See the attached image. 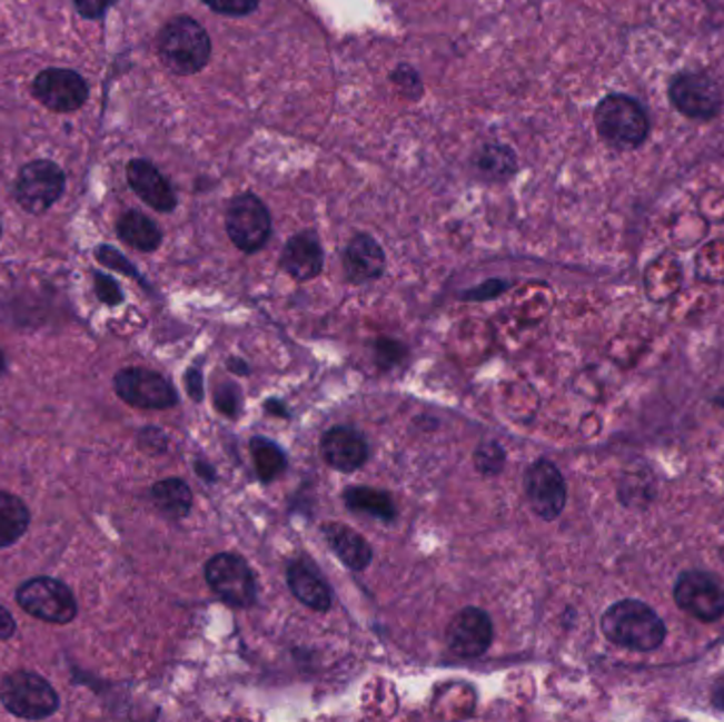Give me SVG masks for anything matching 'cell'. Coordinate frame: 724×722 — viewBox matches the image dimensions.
Listing matches in <instances>:
<instances>
[{
  "mask_svg": "<svg viewBox=\"0 0 724 722\" xmlns=\"http://www.w3.org/2000/svg\"><path fill=\"white\" fill-rule=\"evenodd\" d=\"M602 632L621 649L655 651L665 640V623L639 600H621L602 616Z\"/></svg>",
  "mask_w": 724,
  "mask_h": 722,
  "instance_id": "obj_1",
  "label": "cell"
},
{
  "mask_svg": "<svg viewBox=\"0 0 724 722\" xmlns=\"http://www.w3.org/2000/svg\"><path fill=\"white\" fill-rule=\"evenodd\" d=\"M159 60L175 75H198L210 62L212 41L201 23L178 16L166 23L157 39Z\"/></svg>",
  "mask_w": 724,
  "mask_h": 722,
  "instance_id": "obj_2",
  "label": "cell"
},
{
  "mask_svg": "<svg viewBox=\"0 0 724 722\" xmlns=\"http://www.w3.org/2000/svg\"><path fill=\"white\" fill-rule=\"evenodd\" d=\"M597 133L616 149H636L651 131V121L642 105L623 93H611L595 109Z\"/></svg>",
  "mask_w": 724,
  "mask_h": 722,
  "instance_id": "obj_3",
  "label": "cell"
},
{
  "mask_svg": "<svg viewBox=\"0 0 724 722\" xmlns=\"http://www.w3.org/2000/svg\"><path fill=\"white\" fill-rule=\"evenodd\" d=\"M0 701L18 719L44 721L58 712L56 689L34 672H13L0 682Z\"/></svg>",
  "mask_w": 724,
  "mask_h": 722,
  "instance_id": "obj_4",
  "label": "cell"
},
{
  "mask_svg": "<svg viewBox=\"0 0 724 722\" xmlns=\"http://www.w3.org/2000/svg\"><path fill=\"white\" fill-rule=\"evenodd\" d=\"M672 107L695 121H710L723 110V89L714 77L700 70H682L667 89Z\"/></svg>",
  "mask_w": 724,
  "mask_h": 722,
  "instance_id": "obj_5",
  "label": "cell"
},
{
  "mask_svg": "<svg viewBox=\"0 0 724 722\" xmlns=\"http://www.w3.org/2000/svg\"><path fill=\"white\" fill-rule=\"evenodd\" d=\"M225 225L229 240L246 255L261 250L271 236V215L252 194H241L229 201Z\"/></svg>",
  "mask_w": 724,
  "mask_h": 722,
  "instance_id": "obj_6",
  "label": "cell"
},
{
  "mask_svg": "<svg viewBox=\"0 0 724 722\" xmlns=\"http://www.w3.org/2000/svg\"><path fill=\"white\" fill-rule=\"evenodd\" d=\"M206 583L222 602L248 609L257 602V581L250 566L234 553H219L208 560L204 568Z\"/></svg>",
  "mask_w": 724,
  "mask_h": 722,
  "instance_id": "obj_7",
  "label": "cell"
},
{
  "mask_svg": "<svg viewBox=\"0 0 724 722\" xmlns=\"http://www.w3.org/2000/svg\"><path fill=\"white\" fill-rule=\"evenodd\" d=\"M67 176L49 159L26 164L16 180V199L26 212L43 215L65 194Z\"/></svg>",
  "mask_w": 724,
  "mask_h": 722,
  "instance_id": "obj_8",
  "label": "cell"
},
{
  "mask_svg": "<svg viewBox=\"0 0 724 722\" xmlns=\"http://www.w3.org/2000/svg\"><path fill=\"white\" fill-rule=\"evenodd\" d=\"M18 604L26 613L56 625H67L77 616V600L72 591L51 576L26 581L18 590Z\"/></svg>",
  "mask_w": 724,
  "mask_h": 722,
  "instance_id": "obj_9",
  "label": "cell"
},
{
  "mask_svg": "<svg viewBox=\"0 0 724 722\" xmlns=\"http://www.w3.org/2000/svg\"><path fill=\"white\" fill-rule=\"evenodd\" d=\"M674 600L684 613L705 623L724 614V587L714 574L703 570L682 572L674 585Z\"/></svg>",
  "mask_w": 724,
  "mask_h": 722,
  "instance_id": "obj_10",
  "label": "cell"
},
{
  "mask_svg": "<svg viewBox=\"0 0 724 722\" xmlns=\"http://www.w3.org/2000/svg\"><path fill=\"white\" fill-rule=\"evenodd\" d=\"M524 489L532 511L545 522H553L562 515L568 489L564 475L551 459H536L524 475Z\"/></svg>",
  "mask_w": 724,
  "mask_h": 722,
  "instance_id": "obj_11",
  "label": "cell"
},
{
  "mask_svg": "<svg viewBox=\"0 0 724 722\" xmlns=\"http://www.w3.org/2000/svg\"><path fill=\"white\" fill-rule=\"evenodd\" d=\"M115 393L138 409H170L178 403V394L163 375L136 367L115 375Z\"/></svg>",
  "mask_w": 724,
  "mask_h": 722,
  "instance_id": "obj_12",
  "label": "cell"
},
{
  "mask_svg": "<svg viewBox=\"0 0 724 722\" xmlns=\"http://www.w3.org/2000/svg\"><path fill=\"white\" fill-rule=\"evenodd\" d=\"M34 98L44 109L53 112H72L79 110L89 98L86 79L68 68H47L37 75L32 83Z\"/></svg>",
  "mask_w": 724,
  "mask_h": 722,
  "instance_id": "obj_13",
  "label": "cell"
},
{
  "mask_svg": "<svg viewBox=\"0 0 724 722\" xmlns=\"http://www.w3.org/2000/svg\"><path fill=\"white\" fill-rule=\"evenodd\" d=\"M445 635L454 655L477 659L485 655L494 642V623L482 609L468 606L449 621Z\"/></svg>",
  "mask_w": 724,
  "mask_h": 722,
  "instance_id": "obj_14",
  "label": "cell"
},
{
  "mask_svg": "<svg viewBox=\"0 0 724 722\" xmlns=\"http://www.w3.org/2000/svg\"><path fill=\"white\" fill-rule=\"evenodd\" d=\"M325 462L339 473H354L369 459V443L365 435L351 426H335L320 438Z\"/></svg>",
  "mask_w": 724,
  "mask_h": 722,
  "instance_id": "obj_15",
  "label": "cell"
},
{
  "mask_svg": "<svg viewBox=\"0 0 724 722\" xmlns=\"http://www.w3.org/2000/svg\"><path fill=\"white\" fill-rule=\"evenodd\" d=\"M128 182L133 194L140 197L147 206L157 212H172L176 208V196L170 182L161 176L151 161L132 159L128 164Z\"/></svg>",
  "mask_w": 724,
  "mask_h": 722,
  "instance_id": "obj_16",
  "label": "cell"
},
{
  "mask_svg": "<svg viewBox=\"0 0 724 722\" xmlns=\"http://www.w3.org/2000/svg\"><path fill=\"white\" fill-rule=\"evenodd\" d=\"M280 265L286 274L299 283H308L323 271L325 253L314 231H301L286 241Z\"/></svg>",
  "mask_w": 724,
  "mask_h": 722,
  "instance_id": "obj_17",
  "label": "cell"
},
{
  "mask_svg": "<svg viewBox=\"0 0 724 722\" xmlns=\"http://www.w3.org/2000/svg\"><path fill=\"white\" fill-rule=\"evenodd\" d=\"M344 269L351 285H363L377 280L386 269V255L381 246L367 234L351 238L344 253Z\"/></svg>",
  "mask_w": 724,
  "mask_h": 722,
  "instance_id": "obj_18",
  "label": "cell"
},
{
  "mask_svg": "<svg viewBox=\"0 0 724 722\" xmlns=\"http://www.w3.org/2000/svg\"><path fill=\"white\" fill-rule=\"evenodd\" d=\"M286 583L292 595L316 613H327L333 604V593L320 572L306 560L292 562L286 570Z\"/></svg>",
  "mask_w": 724,
  "mask_h": 722,
  "instance_id": "obj_19",
  "label": "cell"
},
{
  "mask_svg": "<svg viewBox=\"0 0 724 722\" xmlns=\"http://www.w3.org/2000/svg\"><path fill=\"white\" fill-rule=\"evenodd\" d=\"M323 532H325L329 547L348 568L354 572L369 568V564L374 560V551L356 530L344 524H329L323 527Z\"/></svg>",
  "mask_w": 724,
  "mask_h": 722,
  "instance_id": "obj_20",
  "label": "cell"
},
{
  "mask_svg": "<svg viewBox=\"0 0 724 722\" xmlns=\"http://www.w3.org/2000/svg\"><path fill=\"white\" fill-rule=\"evenodd\" d=\"M475 172L487 182H505L517 172V157L515 154L498 142L483 145L477 155L473 157Z\"/></svg>",
  "mask_w": 724,
  "mask_h": 722,
  "instance_id": "obj_21",
  "label": "cell"
},
{
  "mask_svg": "<svg viewBox=\"0 0 724 722\" xmlns=\"http://www.w3.org/2000/svg\"><path fill=\"white\" fill-rule=\"evenodd\" d=\"M119 238L142 253H153L161 244V229L142 212L130 210L117 222Z\"/></svg>",
  "mask_w": 724,
  "mask_h": 722,
  "instance_id": "obj_22",
  "label": "cell"
},
{
  "mask_svg": "<svg viewBox=\"0 0 724 722\" xmlns=\"http://www.w3.org/2000/svg\"><path fill=\"white\" fill-rule=\"evenodd\" d=\"M151 496H153L157 508L163 515H168L170 520L187 517L194 506V494L182 479H163V482L155 483Z\"/></svg>",
  "mask_w": 724,
  "mask_h": 722,
  "instance_id": "obj_23",
  "label": "cell"
},
{
  "mask_svg": "<svg viewBox=\"0 0 724 722\" xmlns=\"http://www.w3.org/2000/svg\"><path fill=\"white\" fill-rule=\"evenodd\" d=\"M30 525L28 506L13 494L0 492V548L11 547Z\"/></svg>",
  "mask_w": 724,
  "mask_h": 722,
  "instance_id": "obj_24",
  "label": "cell"
},
{
  "mask_svg": "<svg viewBox=\"0 0 724 722\" xmlns=\"http://www.w3.org/2000/svg\"><path fill=\"white\" fill-rule=\"evenodd\" d=\"M344 501L354 513L374 515L377 520L393 522L396 517V506L386 492L374 487H348L344 492Z\"/></svg>",
  "mask_w": 724,
  "mask_h": 722,
  "instance_id": "obj_25",
  "label": "cell"
},
{
  "mask_svg": "<svg viewBox=\"0 0 724 722\" xmlns=\"http://www.w3.org/2000/svg\"><path fill=\"white\" fill-rule=\"evenodd\" d=\"M250 454L261 482L271 483L285 473L286 458L282 449L269 438L255 437L250 441Z\"/></svg>",
  "mask_w": 724,
  "mask_h": 722,
  "instance_id": "obj_26",
  "label": "cell"
},
{
  "mask_svg": "<svg viewBox=\"0 0 724 722\" xmlns=\"http://www.w3.org/2000/svg\"><path fill=\"white\" fill-rule=\"evenodd\" d=\"M505 449L498 441H485L475 452V466L485 477L498 475L505 468Z\"/></svg>",
  "mask_w": 724,
  "mask_h": 722,
  "instance_id": "obj_27",
  "label": "cell"
},
{
  "mask_svg": "<svg viewBox=\"0 0 724 722\" xmlns=\"http://www.w3.org/2000/svg\"><path fill=\"white\" fill-rule=\"evenodd\" d=\"M390 81H393L396 88L403 91V96H407L409 100H417V98L421 96V79H419V75H417V70L414 66H396L395 72L390 75Z\"/></svg>",
  "mask_w": 724,
  "mask_h": 722,
  "instance_id": "obj_28",
  "label": "cell"
},
{
  "mask_svg": "<svg viewBox=\"0 0 724 722\" xmlns=\"http://www.w3.org/2000/svg\"><path fill=\"white\" fill-rule=\"evenodd\" d=\"M206 7H210L212 11H217L220 16H229V18H244L250 16L259 9L261 0H201Z\"/></svg>",
  "mask_w": 724,
  "mask_h": 722,
  "instance_id": "obj_29",
  "label": "cell"
},
{
  "mask_svg": "<svg viewBox=\"0 0 724 722\" xmlns=\"http://www.w3.org/2000/svg\"><path fill=\"white\" fill-rule=\"evenodd\" d=\"M96 259L105 263L110 269H119L121 274H128V276L138 278V271H136V267H132V263L128 261L121 253H117L115 248H110V246H100L96 250Z\"/></svg>",
  "mask_w": 724,
  "mask_h": 722,
  "instance_id": "obj_30",
  "label": "cell"
},
{
  "mask_svg": "<svg viewBox=\"0 0 724 722\" xmlns=\"http://www.w3.org/2000/svg\"><path fill=\"white\" fill-rule=\"evenodd\" d=\"M96 293L109 306H117L123 299V295H121L117 283L112 278H109V276H102V274H96Z\"/></svg>",
  "mask_w": 724,
  "mask_h": 722,
  "instance_id": "obj_31",
  "label": "cell"
},
{
  "mask_svg": "<svg viewBox=\"0 0 724 722\" xmlns=\"http://www.w3.org/2000/svg\"><path fill=\"white\" fill-rule=\"evenodd\" d=\"M398 356H405V348L400 344L388 342V339H384V342L377 344V363L384 369L395 367L396 363H398Z\"/></svg>",
  "mask_w": 724,
  "mask_h": 722,
  "instance_id": "obj_32",
  "label": "cell"
},
{
  "mask_svg": "<svg viewBox=\"0 0 724 722\" xmlns=\"http://www.w3.org/2000/svg\"><path fill=\"white\" fill-rule=\"evenodd\" d=\"M115 0H75L77 11L88 20H100Z\"/></svg>",
  "mask_w": 724,
  "mask_h": 722,
  "instance_id": "obj_33",
  "label": "cell"
},
{
  "mask_svg": "<svg viewBox=\"0 0 724 722\" xmlns=\"http://www.w3.org/2000/svg\"><path fill=\"white\" fill-rule=\"evenodd\" d=\"M505 288L506 285L503 283V280H489V283H485L483 286L473 288V290H470V293H466L464 297H466V299H489V297H494V295L503 293Z\"/></svg>",
  "mask_w": 724,
  "mask_h": 722,
  "instance_id": "obj_34",
  "label": "cell"
},
{
  "mask_svg": "<svg viewBox=\"0 0 724 722\" xmlns=\"http://www.w3.org/2000/svg\"><path fill=\"white\" fill-rule=\"evenodd\" d=\"M13 634H16V621L4 606H0V640H9Z\"/></svg>",
  "mask_w": 724,
  "mask_h": 722,
  "instance_id": "obj_35",
  "label": "cell"
},
{
  "mask_svg": "<svg viewBox=\"0 0 724 722\" xmlns=\"http://www.w3.org/2000/svg\"><path fill=\"white\" fill-rule=\"evenodd\" d=\"M2 369H4V356H2V352H0V375H2Z\"/></svg>",
  "mask_w": 724,
  "mask_h": 722,
  "instance_id": "obj_36",
  "label": "cell"
}]
</instances>
